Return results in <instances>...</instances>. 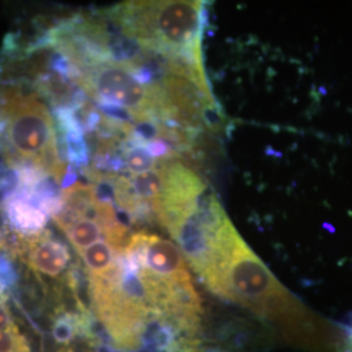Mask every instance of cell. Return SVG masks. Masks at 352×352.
I'll list each match as a JSON object with an SVG mask.
<instances>
[{
	"instance_id": "1",
	"label": "cell",
	"mask_w": 352,
	"mask_h": 352,
	"mask_svg": "<svg viewBox=\"0 0 352 352\" xmlns=\"http://www.w3.org/2000/svg\"><path fill=\"white\" fill-rule=\"evenodd\" d=\"M196 273L215 295L260 316L294 346L315 343L312 317L251 251L230 219L214 236Z\"/></svg>"
},
{
	"instance_id": "2",
	"label": "cell",
	"mask_w": 352,
	"mask_h": 352,
	"mask_svg": "<svg viewBox=\"0 0 352 352\" xmlns=\"http://www.w3.org/2000/svg\"><path fill=\"white\" fill-rule=\"evenodd\" d=\"M29 85L12 78L0 84V119L4 122L10 166L29 164L60 184L68 168L60 154L52 113Z\"/></svg>"
},
{
	"instance_id": "3",
	"label": "cell",
	"mask_w": 352,
	"mask_h": 352,
	"mask_svg": "<svg viewBox=\"0 0 352 352\" xmlns=\"http://www.w3.org/2000/svg\"><path fill=\"white\" fill-rule=\"evenodd\" d=\"M111 12L145 50L202 67L200 1H129Z\"/></svg>"
},
{
	"instance_id": "4",
	"label": "cell",
	"mask_w": 352,
	"mask_h": 352,
	"mask_svg": "<svg viewBox=\"0 0 352 352\" xmlns=\"http://www.w3.org/2000/svg\"><path fill=\"white\" fill-rule=\"evenodd\" d=\"M78 85L97 103L126 109L136 120L167 118L170 110L162 87H148L140 82L132 71L123 64L101 62L82 71Z\"/></svg>"
},
{
	"instance_id": "5",
	"label": "cell",
	"mask_w": 352,
	"mask_h": 352,
	"mask_svg": "<svg viewBox=\"0 0 352 352\" xmlns=\"http://www.w3.org/2000/svg\"><path fill=\"white\" fill-rule=\"evenodd\" d=\"M0 248L20 257L38 278L64 280L69 286L74 285L75 272L71 253L47 230L32 236L14 234L13 238L8 232H4Z\"/></svg>"
},
{
	"instance_id": "6",
	"label": "cell",
	"mask_w": 352,
	"mask_h": 352,
	"mask_svg": "<svg viewBox=\"0 0 352 352\" xmlns=\"http://www.w3.org/2000/svg\"><path fill=\"white\" fill-rule=\"evenodd\" d=\"M1 212L11 230L21 236L43 232L50 218L32 188L24 187H20L19 192L4 204Z\"/></svg>"
},
{
	"instance_id": "7",
	"label": "cell",
	"mask_w": 352,
	"mask_h": 352,
	"mask_svg": "<svg viewBox=\"0 0 352 352\" xmlns=\"http://www.w3.org/2000/svg\"><path fill=\"white\" fill-rule=\"evenodd\" d=\"M164 164L160 168H154L148 173L133 175L128 179L133 196L142 205L151 208L153 213L164 189Z\"/></svg>"
},
{
	"instance_id": "8",
	"label": "cell",
	"mask_w": 352,
	"mask_h": 352,
	"mask_svg": "<svg viewBox=\"0 0 352 352\" xmlns=\"http://www.w3.org/2000/svg\"><path fill=\"white\" fill-rule=\"evenodd\" d=\"M59 228L65 234V236L72 243L76 252L84 251L93 244L106 239L103 227L88 218H77Z\"/></svg>"
},
{
	"instance_id": "9",
	"label": "cell",
	"mask_w": 352,
	"mask_h": 352,
	"mask_svg": "<svg viewBox=\"0 0 352 352\" xmlns=\"http://www.w3.org/2000/svg\"><path fill=\"white\" fill-rule=\"evenodd\" d=\"M126 170L131 174L139 175L155 168L157 158H154L145 145H132L124 151Z\"/></svg>"
},
{
	"instance_id": "10",
	"label": "cell",
	"mask_w": 352,
	"mask_h": 352,
	"mask_svg": "<svg viewBox=\"0 0 352 352\" xmlns=\"http://www.w3.org/2000/svg\"><path fill=\"white\" fill-rule=\"evenodd\" d=\"M0 352H30L28 342L16 325L0 331Z\"/></svg>"
},
{
	"instance_id": "11",
	"label": "cell",
	"mask_w": 352,
	"mask_h": 352,
	"mask_svg": "<svg viewBox=\"0 0 352 352\" xmlns=\"http://www.w3.org/2000/svg\"><path fill=\"white\" fill-rule=\"evenodd\" d=\"M14 325L13 322L12 316L8 309V305L6 304V300L0 296V331H4L10 327Z\"/></svg>"
},
{
	"instance_id": "12",
	"label": "cell",
	"mask_w": 352,
	"mask_h": 352,
	"mask_svg": "<svg viewBox=\"0 0 352 352\" xmlns=\"http://www.w3.org/2000/svg\"><path fill=\"white\" fill-rule=\"evenodd\" d=\"M77 183H78V173L76 171L75 168L68 166L63 179L60 182V187L64 190V189L72 188Z\"/></svg>"
},
{
	"instance_id": "13",
	"label": "cell",
	"mask_w": 352,
	"mask_h": 352,
	"mask_svg": "<svg viewBox=\"0 0 352 352\" xmlns=\"http://www.w3.org/2000/svg\"><path fill=\"white\" fill-rule=\"evenodd\" d=\"M349 351L352 352V330L350 333V340H349Z\"/></svg>"
}]
</instances>
